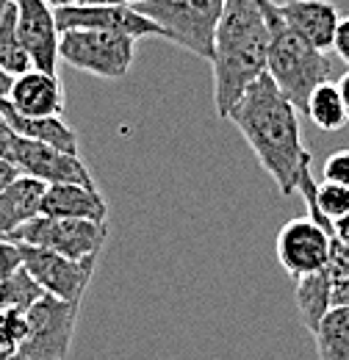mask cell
<instances>
[{
    "instance_id": "obj_1",
    "label": "cell",
    "mask_w": 349,
    "mask_h": 360,
    "mask_svg": "<svg viewBox=\"0 0 349 360\" xmlns=\"http://www.w3.org/2000/svg\"><path fill=\"white\" fill-rule=\"evenodd\" d=\"M227 120L244 136L263 172L277 183V191L291 197L303 169L313 164L300 136V111L294 103L263 72L247 86Z\"/></svg>"
},
{
    "instance_id": "obj_2",
    "label": "cell",
    "mask_w": 349,
    "mask_h": 360,
    "mask_svg": "<svg viewBox=\"0 0 349 360\" xmlns=\"http://www.w3.org/2000/svg\"><path fill=\"white\" fill-rule=\"evenodd\" d=\"M269 28L258 0H224L214 37V108L227 120L247 86L266 72Z\"/></svg>"
},
{
    "instance_id": "obj_3",
    "label": "cell",
    "mask_w": 349,
    "mask_h": 360,
    "mask_svg": "<svg viewBox=\"0 0 349 360\" xmlns=\"http://www.w3.org/2000/svg\"><path fill=\"white\" fill-rule=\"evenodd\" d=\"M269 28V53H266V75L277 84L297 111H305L307 97L324 81H333L336 61L303 39L294 28L286 25V20L277 11V3L258 0Z\"/></svg>"
},
{
    "instance_id": "obj_4",
    "label": "cell",
    "mask_w": 349,
    "mask_h": 360,
    "mask_svg": "<svg viewBox=\"0 0 349 360\" xmlns=\"http://www.w3.org/2000/svg\"><path fill=\"white\" fill-rule=\"evenodd\" d=\"M133 8L161 25L170 42L211 61L224 0H139Z\"/></svg>"
},
{
    "instance_id": "obj_5",
    "label": "cell",
    "mask_w": 349,
    "mask_h": 360,
    "mask_svg": "<svg viewBox=\"0 0 349 360\" xmlns=\"http://www.w3.org/2000/svg\"><path fill=\"white\" fill-rule=\"evenodd\" d=\"M17 244L42 247L50 252H58L70 261H87L97 258L108 241L106 222H89V219H58V217H34L31 222L20 225L6 236Z\"/></svg>"
},
{
    "instance_id": "obj_6",
    "label": "cell",
    "mask_w": 349,
    "mask_h": 360,
    "mask_svg": "<svg viewBox=\"0 0 349 360\" xmlns=\"http://www.w3.org/2000/svg\"><path fill=\"white\" fill-rule=\"evenodd\" d=\"M136 39L108 31H64L58 34V61L97 78H125L136 56Z\"/></svg>"
},
{
    "instance_id": "obj_7",
    "label": "cell",
    "mask_w": 349,
    "mask_h": 360,
    "mask_svg": "<svg viewBox=\"0 0 349 360\" xmlns=\"http://www.w3.org/2000/svg\"><path fill=\"white\" fill-rule=\"evenodd\" d=\"M78 311L81 302H67L44 294L31 311H25L28 335L11 360H64L72 347Z\"/></svg>"
},
{
    "instance_id": "obj_8",
    "label": "cell",
    "mask_w": 349,
    "mask_h": 360,
    "mask_svg": "<svg viewBox=\"0 0 349 360\" xmlns=\"http://www.w3.org/2000/svg\"><path fill=\"white\" fill-rule=\"evenodd\" d=\"M56 28L58 34L64 31H108V34H122L131 39H147V37H161L170 39L161 25L139 14L133 6L125 3H100V6H58L53 8Z\"/></svg>"
},
{
    "instance_id": "obj_9",
    "label": "cell",
    "mask_w": 349,
    "mask_h": 360,
    "mask_svg": "<svg viewBox=\"0 0 349 360\" xmlns=\"http://www.w3.org/2000/svg\"><path fill=\"white\" fill-rule=\"evenodd\" d=\"M20 252H23V269L42 285L44 294L67 300V302H81L84 300L89 283L94 277L97 258L70 261L58 252L31 247V244H20Z\"/></svg>"
},
{
    "instance_id": "obj_10",
    "label": "cell",
    "mask_w": 349,
    "mask_h": 360,
    "mask_svg": "<svg viewBox=\"0 0 349 360\" xmlns=\"http://www.w3.org/2000/svg\"><path fill=\"white\" fill-rule=\"evenodd\" d=\"M330 236L333 233H327L310 217H300V219L286 222L280 227L277 244H274L277 261L286 269V274L291 280H297L303 274L324 269L327 261H330Z\"/></svg>"
},
{
    "instance_id": "obj_11",
    "label": "cell",
    "mask_w": 349,
    "mask_h": 360,
    "mask_svg": "<svg viewBox=\"0 0 349 360\" xmlns=\"http://www.w3.org/2000/svg\"><path fill=\"white\" fill-rule=\"evenodd\" d=\"M14 8H17V31L31 56L34 70L56 72L58 70V28L53 17V6H47V0H14Z\"/></svg>"
},
{
    "instance_id": "obj_12",
    "label": "cell",
    "mask_w": 349,
    "mask_h": 360,
    "mask_svg": "<svg viewBox=\"0 0 349 360\" xmlns=\"http://www.w3.org/2000/svg\"><path fill=\"white\" fill-rule=\"evenodd\" d=\"M8 105L25 117H61L64 114V86L56 72L28 70L11 81Z\"/></svg>"
},
{
    "instance_id": "obj_13",
    "label": "cell",
    "mask_w": 349,
    "mask_h": 360,
    "mask_svg": "<svg viewBox=\"0 0 349 360\" xmlns=\"http://www.w3.org/2000/svg\"><path fill=\"white\" fill-rule=\"evenodd\" d=\"M277 11L286 20V25L294 28L313 47H319L324 53L333 50L336 28L341 22L336 3H330V0H286V3H277Z\"/></svg>"
},
{
    "instance_id": "obj_14",
    "label": "cell",
    "mask_w": 349,
    "mask_h": 360,
    "mask_svg": "<svg viewBox=\"0 0 349 360\" xmlns=\"http://www.w3.org/2000/svg\"><path fill=\"white\" fill-rule=\"evenodd\" d=\"M39 217L106 222V219H108V202H106V197L97 191V186L50 183V186L44 188Z\"/></svg>"
},
{
    "instance_id": "obj_15",
    "label": "cell",
    "mask_w": 349,
    "mask_h": 360,
    "mask_svg": "<svg viewBox=\"0 0 349 360\" xmlns=\"http://www.w3.org/2000/svg\"><path fill=\"white\" fill-rule=\"evenodd\" d=\"M0 117L8 122V128L14 134H20L23 139L42 141V144H50L56 150L81 155L78 153V134L61 117H25V114L14 111L6 97H0Z\"/></svg>"
},
{
    "instance_id": "obj_16",
    "label": "cell",
    "mask_w": 349,
    "mask_h": 360,
    "mask_svg": "<svg viewBox=\"0 0 349 360\" xmlns=\"http://www.w3.org/2000/svg\"><path fill=\"white\" fill-rule=\"evenodd\" d=\"M44 188H47V183L42 180L20 175L0 191V236H8L11 230L39 217Z\"/></svg>"
},
{
    "instance_id": "obj_17",
    "label": "cell",
    "mask_w": 349,
    "mask_h": 360,
    "mask_svg": "<svg viewBox=\"0 0 349 360\" xmlns=\"http://www.w3.org/2000/svg\"><path fill=\"white\" fill-rule=\"evenodd\" d=\"M294 300H297V311L307 330L313 333L316 324L322 321V316L333 308V277L327 269L310 271L294 280Z\"/></svg>"
},
{
    "instance_id": "obj_18",
    "label": "cell",
    "mask_w": 349,
    "mask_h": 360,
    "mask_svg": "<svg viewBox=\"0 0 349 360\" xmlns=\"http://www.w3.org/2000/svg\"><path fill=\"white\" fill-rule=\"evenodd\" d=\"M319 360H349V308L333 305L313 330Z\"/></svg>"
},
{
    "instance_id": "obj_19",
    "label": "cell",
    "mask_w": 349,
    "mask_h": 360,
    "mask_svg": "<svg viewBox=\"0 0 349 360\" xmlns=\"http://www.w3.org/2000/svg\"><path fill=\"white\" fill-rule=\"evenodd\" d=\"M305 114L319 131H327V134L344 131L349 122L344 103H341V94H338V86L333 81H324V84H319L316 89L310 91Z\"/></svg>"
},
{
    "instance_id": "obj_20",
    "label": "cell",
    "mask_w": 349,
    "mask_h": 360,
    "mask_svg": "<svg viewBox=\"0 0 349 360\" xmlns=\"http://www.w3.org/2000/svg\"><path fill=\"white\" fill-rule=\"evenodd\" d=\"M0 67L11 78H17V75H23V72H28L34 67L28 50H25L23 39H20V31H17L14 0L0 8Z\"/></svg>"
},
{
    "instance_id": "obj_21",
    "label": "cell",
    "mask_w": 349,
    "mask_h": 360,
    "mask_svg": "<svg viewBox=\"0 0 349 360\" xmlns=\"http://www.w3.org/2000/svg\"><path fill=\"white\" fill-rule=\"evenodd\" d=\"M44 297L42 285L28 274L20 269L14 271L11 277H6L0 283V308H14V311H31L39 300Z\"/></svg>"
},
{
    "instance_id": "obj_22",
    "label": "cell",
    "mask_w": 349,
    "mask_h": 360,
    "mask_svg": "<svg viewBox=\"0 0 349 360\" xmlns=\"http://www.w3.org/2000/svg\"><path fill=\"white\" fill-rule=\"evenodd\" d=\"M25 335H28V316H25V311L0 308V349L14 355L17 347L25 341Z\"/></svg>"
},
{
    "instance_id": "obj_23",
    "label": "cell",
    "mask_w": 349,
    "mask_h": 360,
    "mask_svg": "<svg viewBox=\"0 0 349 360\" xmlns=\"http://www.w3.org/2000/svg\"><path fill=\"white\" fill-rule=\"evenodd\" d=\"M322 178L327 183H338L349 188V150H336L327 155L324 167H322Z\"/></svg>"
},
{
    "instance_id": "obj_24",
    "label": "cell",
    "mask_w": 349,
    "mask_h": 360,
    "mask_svg": "<svg viewBox=\"0 0 349 360\" xmlns=\"http://www.w3.org/2000/svg\"><path fill=\"white\" fill-rule=\"evenodd\" d=\"M23 266V252L17 241H8L6 236H0V283L6 277H11L14 271Z\"/></svg>"
},
{
    "instance_id": "obj_25",
    "label": "cell",
    "mask_w": 349,
    "mask_h": 360,
    "mask_svg": "<svg viewBox=\"0 0 349 360\" xmlns=\"http://www.w3.org/2000/svg\"><path fill=\"white\" fill-rule=\"evenodd\" d=\"M333 53L349 67V17H341L338 28H336V39H333Z\"/></svg>"
},
{
    "instance_id": "obj_26",
    "label": "cell",
    "mask_w": 349,
    "mask_h": 360,
    "mask_svg": "<svg viewBox=\"0 0 349 360\" xmlns=\"http://www.w3.org/2000/svg\"><path fill=\"white\" fill-rule=\"evenodd\" d=\"M100 3H125V6H133L139 0H47V6L58 8V6H100Z\"/></svg>"
},
{
    "instance_id": "obj_27",
    "label": "cell",
    "mask_w": 349,
    "mask_h": 360,
    "mask_svg": "<svg viewBox=\"0 0 349 360\" xmlns=\"http://www.w3.org/2000/svg\"><path fill=\"white\" fill-rule=\"evenodd\" d=\"M20 175H23V172H20V169H17V167H14L11 161L0 158V191H3V188H6L8 183H14V180L20 178Z\"/></svg>"
},
{
    "instance_id": "obj_28",
    "label": "cell",
    "mask_w": 349,
    "mask_h": 360,
    "mask_svg": "<svg viewBox=\"0 0 349 360\" xmlns=\"http://www.w3.org/2000/svg\"><path fill=\"white\" fill-rule=\"evenodd\" d=\"M333 305H347L349 308V274L333 285Z\"/></svg>"
},
{
    "instance_id": "obj_29",
    "label": "cell",
    "mask_w": 349,
    "mask_h": 360,
    "mask_svg": "<svg viewBox=\"0 0 349 360\" xmlns=\"http://www.w3.org/2000/svg\"><path fill=\"white\" fill-rule=\"evenodd\" d=\"M333 236L338 238V241H344L349 247V214H344L341 219H336L333 222Z\"/></svg>"
},
{
    "instance_id": "obj_30",
    "label": "cell",
    "mask_w": 349,
    "mask_h": 360,
    "mask_svg": "<svg viewBox=\"0 0 349 360\" xmlns=\"http://www.w3.org/2000/svg\"><path fill=\"white\" fill-rule=\"evenodd\" d=\"M338 94H341V103H344V111H347V117H349V72L347 75H341L338 78Z\"/></svg>"
},
{
    "instance_id": "obj_31",
    "label": "cell",
    "mask_w": 349,
    "mask_h": 360,
    "mask_svg": "<svg viewBox=\"0 0 349 360\" xmlns=\"http://www.w3.org/2000/svg\"><path fill=\"white\" fill-rule=\"evenodd\" d=\"M11 75L8 72H3V67H0V97H8V89H11Z\"/></svg>"
},
{
    "instance_id": "obj_32",
    "label": "cell",
    "mask_w": 349,
    "mask_h": 360,
    "mask_svg": "<svg viewBox=\"0 0 349 360\" xmlns=\"http://www.w3.org/2000/svg\"><path fill=\"white\" fill-rule=\"evenodd\" d=\"M0 360H11V355H8L6 349H0Z\"/></svg>"
},
{
    "instance_id": "obj_33",
    "label": "cell",
    "mask_w": 349,
    "mask_h": 360,
    "mask_svg": "<svg viewBox=\"0 0 349 360\" xmlns=\"http://www.w3.org/2000/svg\"><path fill=\"white\" fill-rule=\"evenodd\" d=\"M6 3H11V0H0V8H3V6H6Z\"/></svg>"
}]
</instances>
